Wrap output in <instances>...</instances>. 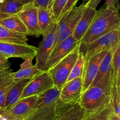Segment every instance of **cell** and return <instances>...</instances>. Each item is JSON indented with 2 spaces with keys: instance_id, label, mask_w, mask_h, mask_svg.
Returning <instances> with one entry per match:
<instances>
[{
  "instance_id": "cell-8",
  "label": "cell",
  "mask_w": 120,
  "mask_h": 120,
  "mask_svg": "<svg viewBox=\"0 0 120 120\" xmlns=\"http://www.w3.org/2000/svg\"><path fill=\"white\" fill-rule=\"evenodd\" d=\"M55 86L50 74L43 71L36 76L27 84L24 88L20 100L32 96H38Z\"/></svg>"
},
{
  "instance_id": "cell-14",
  "label": "cell",
  "mask_w": 120,
  "mask_h": 120,
  "mask_svg": "<svg viewBox=\"0 0 120 120\" xmlns=\"http://www.w3.org/2000/svg\"><path fill=\"white\" fill-rule=\"evenodd\" d=\"M38 96L23 98L1 114L8 120H23L37 100Z\"/></svg>"
},
{
  "instance_id": "cell-6",
  "label": "cell",
  "mask_w": 120,
  "mask_h": 120,
  "mask_svg": "<svg viewBox=\"0 0 120 120\" xmlns=\"http://www.w3.org/2000/svg\"><path fill=\"white\" fill-rule=\"evenodd\" d=\"M79 53V45L48 71L51 76L55 87L59 90L66 83L73 66L78 57Z\"/></svg>"
},
{
  "instance_id": "cell-37",
  "label": "cell",
  "mask_w": 120,
  "mask_h": 120,
  "mask_svg": "<svg viewBox=\"0 0 120 120\" xmlns=\"http://www.w3.org/2000/svg\"><path fill=\"white\" fill-rule=\"evenodd\" d=\"M0 120H8L4 116H2V115H0Z\"/></svg>"
},
{
  "instance_id": "cell-15",
  "label": "cell",
  "mask_w": 120,
  "mask_h": 120,
  "mask_svg": "<svg viewBox=\"0 0 120 120\" xmlns=\"http://www.w3.org/2000/svg\"><path fill=\"white\" fill-rule=\"evenodd\" d=\"M85 112L79 103L61 104L57 101L56 111L52 120H83Z\"/></svg>"
},
{
  "instance_id": "cell-9",
  "label": "cell",
  "mask_w": 120,
  "mask_h": 120,
  "mask_svg": "<svg viewBox=\"0 0 120 120\" xmlns=\"http://www.w3.org/2000/svg\"><path fill=\"white\" fill-rule=\"evenodd\" d=\"M80 42L70 35L54 47L47 60L45 71H48L73 51Z\"/></svg>"
},
{
  "instance_id": "cell-29",
  "label": "cell",
  "mask_w": 120,
  "mask_h": 120,
  "mask_svg": "<svg viewBox=\"0 0 120 120\" xmlns=\"http://www.w3.org/2000/svg\"><path fill=\"white\" fill-rule=\"evenodd\" d=\"M110 104L112 112L120 117V90H118L114 81L111 86Z\"/></svg>"
},
{
  "instance_id": "cell-7",
  "label": "cell",
  "mask_w": 120,
  "mask_h": 120,
  "mask_svg": "<svg viewBox=\"0 0 120 120\" xmlns=\"http://www.w3.org/2000/svg\"><path fill=\"white\" fill-rule=\"evenodd\" d=\"M57 28V22H55L50 30L45 35H43V39L37 48L35 57H36L35 65L42 71H45L48 57L55 46Z\"/></svg>"
},
{
  "instance_id": "cell-13",
  "label": "cell",
  "mask_w": 120,
  "mask_h": 120,
  "mask_svg": "<svg viewBox=\"0 0 120 120\" xmlns=\"http://www.w3.org/2000/svg\"><path fill=\"white\" fill-rule=\"evenodd\" d=\"M112 58V53L108 52L103 58L98 72L90 86H101L106 89L111 90L113 82Z\"/></svg>"
},
{
  "instance_id": "cell-33",
  "label": "cell",
  "mask_w": 120,
  "mask_h": 120,
  "mask_svg": "<svg viewBox=\"0 0 120 120\" xmlns=\"http://www.w3.org/2000/svg\"><path fill=\"white\" fill-rule=\"evenodd\" d=\"M50 0H34V4L36 7L48 8L50 4Z\"/></svg>"
},
{
  "instance_id": "cell-30",
  "label": "cell",
  "mask_w": 120,
  "mask_h": 120,
  "mask_svg": "<svg viewBox=\"0 0 120 120\" xmlns=\"http://www.w3.org/2000/svg\"><path fill=\"white\" fill-rule=\"evenodd\" d=\"M8 59H9L0 53V72L9 69L11 63Z\"/></svg>"
},
{
  "instance_id": "cell-1",
  "label": "cell",
  "mask_w": 120,
  "mask_h": 120,
  "mask_svg": "<svg viewBox=\"0 0 120 120\" xmlns=\"http://www.w3.org/2000/svg\"><path fill=\"white\" fill-rule=\"evenodd\" d=\"M117 29H120L119 9L105 7L97 12L80 44H87Z\"/></svg>"
},
{
  "instance_id": "cell-19",
  "label": "cell",
  "mask_w": 120,
  "mask_h": 120,
  "mask_svg": "<svg viewBox=\"0 0 120 120\" xmlns=\"http://www.w3.org/2000/svg\"><path fill=\"white\" fill-rule=\"evenodd\" d=\"M30 80L29 79L22 80L15 82L14 85L8 91L5 101L4 109L0 112V114L9 110L19 100L24 88Z\"/></svg>"
},
{
  "instance_id": "cell-20",
  "label": "cell",
  "mask_w": 120,
  "mask_h": 120,
  "mask_svg": "<svg viewBox=\"0 0 120 120\" xmlns=\"http://www.w3.org/2000/svg\"><path fill=\"white\" fill-rule=\"evenodd\" d=\"M0 25L12 32L28 36V30L17 15L0 18Z\"/></svg>"
},
{
  "instance_id": "cell-28",
  "label": "cell",
  "mask_w": 120,
  "mask_h": 120,
  "mask_svg": "<svg viewBox=\"0 0 120 120\" xmlns=\"http://www.w3.org/2000/svg\"><path fill=\"white\" fill-rule=\"evenodd\" d=\"M68 0H50L48 8L50 9L53 19L57 22L60 19L62 12Z\"/></svg>"
},
{
  "instance_id": "cell-26",
  "label": "cell",
  "mask_w": 120,
  "mask_h": 120,
  "mask_svg": "<svg viewBox=\"0 0 120 120\" xmlns=\"http://www.w3.org/2000/svg\"><path fill=\"white\" fill-rule=\"evenodd\" d=\"M112 69L113 81L120 90V47L112 53Z\"/></svg>"
},
{
  "instance_id": "cell-35",
  "label": "cell",
  "mask_w": 120,
  "mask_h": 120,
  "mask_svg": "<svg viewBox=\"0 0 120 120\" xmlns=\"http://www.w3.org/2000/svg\"><path fill=\"white\" fill-rule=\"evenodd\" d=\"M19 2H21L23 5L31 3V2H34V0H17Z\"/></svg>"
},
{
  "instance_id": "cell-12",
  "label": "cell",
  "mask_w": 120,
  "mask_h": 120,
  "mask_svg": "<svg viewBox=\"0 0 120 120\" xmlns=\"http://www.w3.org/2000/svg\"><path fill=\"white\" fill-rule=\"evenodd\" d=\"M38 8L34 2L24 5L17 15L20 18L28 30V35L38 37L41 35L38 18Z\"/></svg>"
},
{
  "instance_id": "cell-21",
  "label": "cell",
  "mask_w": 120,
  "mask_h": 120,
  "mask_svg": "<svg viewBox=\"0 0 120 120\" xmlns=\"http://www.w3.org/2000/svg\"><path fill=\"white\" fill-rule=\"evenodd\" d=\"M11 70H5L0 73V112L4 110L5 101L9 89L15 83Z\"/></svg>"
},
{
  "instance_id": "cell-22",
  "label": "cell",
  "mask_w": 120,
  "mask_h": 120,
  "mask_svg": "<svg viewBox=\"0 0 120 120\" xmlns=\"http://www.w3.org/2000/svg\"><path fill=\"white\" fill-rule=\"evenodd\" d=\"M38 24L41 35H44L51 29L55 23L50 9L49 8L38 7Z\"/></svg>"
},
{
  "instance_id": "cell-36",
  "label": "cell",
  "mask_w": 120,
  "mask_h": 120,
  "mask_svg": "<svg viewBox=\"0 0 120 120\" xmlns=\"http://www.w3.org/2000/svg\"><path fill=\"white\" fill-rule=\"evenodd\" d=\"M110 120H120V117L117 116V115H116L112 112L111 116V117H110Z\"/></svg>"
},
{
  "instance_id": "cell-25",
  "label": "cell",
  "mask_w": 120,
  "mask_h": 120,
  "mask_svg": "<svg viewBox=\"0 0 120 120\" xmlns=\"http://www.w3.org/2000/svg\"><path fill=\"white\" fill-rule=\"evenodd\" d=\"M86 66V59L83 53L79 51L78 57L73 66L67 82L77 77H83Z\"/></svg>"
},
{
  "instance_id": "cell-31",
  "label": "cell",
  "mask_w": 120,
  "mask_h": 120,
  "mask_svg": "<svg viewBox=\"0 0 120 120\" xmlns=\"http://www.w3.org/2000/svg\"><path fill=\"white\" fill-rule=\"evenodd\" d=\"M78 1L79 0H68L66 4L64 6V8H63V11H62V14H61L60 16V17L62 15H64L65 13H66L67 12L69 11V10H70V9H71V8H73L74 7H75Z\"/></svg>"
},
{
  "instance_id": "cell-11",
  "label": "cell",
  "mask_w": 120,
  "mask_h": 120,
  "mask_svg": "<svg viewBox=\"0 0 120 120\" xmlns=\"http://www.w3.org/2000/svg\"><path fill=\"white\" fill-rule=\"evenodd\" d=\"M83 93V77L67 82L60 90L57 102L61 104L79 103Z\"/></svg>"
},
{
  "instance_id": "cell-10",
  "label": "cell",
  "mask_w": 120,
  "mask_h": 120,
  "mask_svg": "<svg viewBox=\"0 0 120 120\" xmlns=\"http://www.w3.org/2000/svg\"><path fill=\"white\" fill-rule=\"evenodd\" d=\"M37 48L28 44L8 42H0V53L8 59L19 57L23 59L35 57Z\"/></svg>"
},
{
  "instance_id": "cell-27",
  "label": "cell",
  "mask_w": 120,
  "mask_h": 120,
  "mask_svg": "<svg viewBox=\"0 0 120 120\" xmlns=\"http://www.w3.org/2000/svg\"><path fill=\"white\" fill-rule=\"evenodd\" d=\"M112 110L111 104L89 115L84 116L83 120H110Z\"/></svg>"
},
{
  "instance_id": "cell-34",
  "label": "cell",
  "mask_w": 120,
  "mask_h": 120,
  "mask_svg": "<svg viewBox=\"0 0 120 120\" xmlns=\"http://www.w3.org/2000/svg\"><path fill=\"white\" fill-rule=\"evenodd\" d=\"M102 0H88L86 2V7L89 8L96 9L97 6L98 5Z\"/></svg>"
},
{
  "instance_id": "cell-32",
  "label": "cell",
  "mask_w": 120,
  "mask_h": 120,
  "mask_svg": "<svg viewBox=\"0 0 120 120\" xmlns=\"http://www.w3.org/2000/svg\"><path fill=\"white\" fill-rule=\"evenodd\" d=\"M105 3L107 8H114L119 9V0H105Z\"/></svg>"
},
{
  "instance_id": "cell-38",
  "label": "cell",
  "mask_w": 120,
  "mask_h": 120,
  "mask_svg": "<svg viewBox=\"0 0 120 120\" xmlns=\"http://www.w3.org/2000/svg\"><path fill=\"white\" fill-rule=\"evenodd\" d=\"M4 1L5 0H0V4H2Z\"/></svg>"
},
{
  "instance_id": "cell-18",
  "label": "cell",
  "mask_w": 120,
  "mask_h": 120,
  "mask_svg": "<svg viewBox=\"0 0 120 120\" xmlns=\"http://www.w3.org/2000/svg\"><path fill=\"white\" fill-rule=\"evenodd\" d=\"M97 12L96 9L86 7L71 35L76 41L80 42L82 38L89 29Z\"/></svg>"
},
{
  "instance_id": "cell-2",
  "label": "cell",
  "mask_w": 120,
  "mask_h": 120,
  "mask_svg": "<svg viewBox=\"0 0 120 120\" xmlns=\"http://www.w3.org/2000/svg\"><path fill=\"white\" fill-rule=\"evenodd\" d=\"M60 90L54 86L38 96L37 100L23 120H52L56 111Z\"/></svg>"
},
{
  "instance_id": "cell-24",
  "label": "cell",
  "mask_w": 120,
  "mask_h": 120,
  "mask_svg": "<svg viewBox=\"0 0 120 120\" xmlns=\"http://www.w3.org/2000/svg\"><path fill=\"white\" fill-rule=\"evenodd\" d=\"M27 35L16 34L7 30L0 25V42H8L21 44H28Z\"/></svg>"
},
{
  "instance_id": "cell-4",
  "label": "cell",
  "mask_w": 120,
  "mask_h": 120,
  "mask_svg": "<svg viewBox=\"0 0 120 120\" xmlns=\"http://www.w3.org/2000/svg\"><path fill=\"white\" fill-rule=\"evenodd\" d=\"M119 47H120V29H117L87 44H79V51L83 53L86 61L94 55L102 52H111L113 53Z\"/></svg>"
},
{
  "instance_id": "cell-23",
  "label": "cell",
  "mask_w": 120,
  "mask_h": 120,
  "mask_svg": "<svg viewBox=\"0 0 120 120\" xmlns=\"http://www.w3.org/2000/svg\"><path fill=\"white\" fill-rule=\"evenodd\" d=\"M23 5L17 0H5L0 4V18L17 15Z\"/></svg>"
},
{
  "instance_id": "cell-39",
  "label": "cell",
  "mask_w": 120,
  "mask_h": 120,
  "mask_svg": "<svg viewBox=\"0 0 120 120\" xmlns=\"http://www.w3.org/2000/svg\"><path fill=\"white\" fill-rule=\"evenodd\" d=\"M0 73H1V72H0Z\"/></svg>"
},
{
  "instance_id": "cell-3",
  "label": "cell",
  "mask_w": 120,
  "mask_h": 120,
  "mask_svg": "<svg viewBox=\"0 0 120 120\" xmlns=\"http://www.w3.org/2000/svg\"><path fill=\"white\" fill-rule=\"evenodd\" d=\"M110 101L111 90L101 86H94L82 93L79 104L87 116L110 105Z\"/></svg>"
},
{
  "instance_id": "cell-16",
  "label": "cell",
  "mask_w": 120,
  "mask_h": 120,
  "mask_svg": "<svg viewBox=\"0 0 120 120\" xmlns=\"http://www.w3.org/2000/svg\"><path fill=\"white\" fill-rule=\"evenodd\" d=\"M107 52V51L102 52L94 55L86 61L85 69L83 76V92L88 89L93 82L101 63Z\"/></svg>"
},
{
  "instance_id": "cell-17",
  "label": "cell",
  "mask_w": 120,
  "mask_h": 120,
  "mask_svg": "<svg viewBox=\"0 0 120 120\" xmlns=\"http://www.w3.org/2000/svg\"><path fill=\"white\" fill-rule=\"evenodd\" d=\"M34 59V57H30L24 59L20 66L19 70L16 72H12V76L15 82L22 80H31L43 71L39 70L35 64H33Z\"/></svg>"
},
{
  "instance_id": "cell-5",
  "label": "cell",
  "mask_w": 120,
  "mask_h": 120,
  "mask_svg": "<svg viewBox=\"0 0 120 120\" xmlns=\"http://www.w3.org/2000/svg\"><path fill=\"white\" fill-rule=\"evenodd\" d=\"M86 2L78 7L75 6L61 16L57 22V28L55 46L72 35L76 25L86 8Z\"/></svg>"
}]
</instances>
